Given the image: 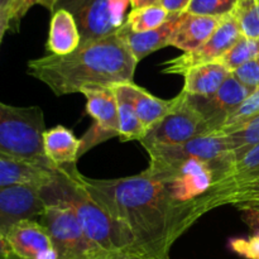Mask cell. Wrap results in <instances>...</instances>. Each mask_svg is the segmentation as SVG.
Masks as SVG:
<instances>
[{"mask_svg": "<svg viewBox=\"0 0 259 259\" xmlns=\"http://www.w3.org/2000/svg\"><path fill=\"white\" fill-rule=\"evenodd\" d=\"M10 7V0H0V12L8 13Z\"/></svg>", "mask_w": 259, "mask_h": 259, "instance_id": "cell-39", "label": "cell"}, {"mask_svg": "<svg viewBox=\"0 0 259 259\" xmlns=\"http://www.w3.org/2000/svg\"><path fill=\"white\" fill-rule=\"evenodd\" d=\"M185 13H175L171 14L166 23L156 29L148 30L143 33H134L123 24V27L118 30V35L121 38L128 50L136 58L137 62H141L143 58L161 48L169 46L171 38L175 30L177 29L181 23Z\"/></svg>", "mask_w": 259, "mask_h": 259, "instance_id": "cell-16", "label": "cell"}, {"mask_svg": "<svg viewBox=\"0 0 259 259\" xmlns=\"http://www.w3.org/2000/svg\"><path fill=\"white\" fill-rule=\"evenodd\" d=\"M7 30H9V18H8V13L0 12V43H2L3 37H4Z\"/></svg>", "mask_w": 259, "mask_h": 259, "instance_id": "cell-37", "label": "cell"}, {"mask_svg": "<svg viewBox=\"0 0 259 259\" xmlns=\"http://www.w3.org/2000/svg\"><path fill=\"white\" fill-rule=\"evenodd\" d=\"M56 169L35 166L19 159L0 156V187L13 185L43 186L55 177Z\"/></svg>", "mask_w": 259, "mask_h": 259, "instance_id": "cell-21", "label": "cell"}, {"mask_svg": "<svg viewBox=\"0 0 259 259\" xmlns=\"http://www.w3.org/2000/svg\"><path fill=\"white\" fill-rule=\"evenodd\" d=\"M138 62L118 33L81 43L66 56L47 55L28 62V73L46 83L57 96L85 88H111L133 82Z\"/></svg>", "mask_w": 259, "mask_h": 259, "instance_id": "cell-2", "label": "cell"}, {"mask_svg": "<svg viewBox=\"0 0 259 259\" xmlns=\"http://www.w3.org/2000/svg\"><path fill=\"white\" fill-rule=\"evenodd\" d=\"M96 259H147L142 255L136 254L132 252H120V253H104Z\"/></svg>", "mask_w": 259, "mask_h": 259, "instance_id": "cell-35", "label": "cell"}, {"mask_svg": "<svg viewBox=\"0 0 259 259\" xmlns=\"http://www.w3.org/2000/svg\"><path fill=\"white\" fill-rule=\"evenodd\" d=\"M43 149L55 169L76 166L80 158L81 141L71 129L57 125L43 133Z\"/></svg>", "mask_w": 259, "mask_h": 259, "instance_id": "cell-17", "label": "cell"}, {"mask_svg": "<svg viewBox=\"0 0 259 259\" xmlns=\"http://www.w3.org/2000/svg\"><path fill=\"white\" fill-rule=\"evenodd\" d=\"M258 2H259V0H258Z\"/></svg>", "mask_w": 259, "mask_h": 259, "instance_id": "cell-41", "label": "cell"}, {"mask_svg": "<svg viewBox=\"0 0 259 259\" xmlns=\"http://www.w3.org/2000/svg\"><path fill=\"white\" fill-rule=\"evenodd\" d=\"M175 100L174 109L147 133L141 143L181 144L197 137L209 136L206 121L189 96L181 91Z\"/></svg>", "mask_w": 259, "mask_h": 259, "instance_id": "cell-9", "label": "cell"}, {"mask_svg": "<svg viewBox=\"0 0 259 259\" xmlns=\"http://www.w3.org/2000/svg\"><path fill=\"white\" fill-rule=\"evenodd\" d=\"M45 115L39 106H13L0 101V156L55 169L43 149Z\"/></svg>", "mask_w": 259, "mask_h": 259, "instance_id": "cell-4", "label": "cell"}, {"mask_svg": "<svg viewBox=\"0 0 259 259\" xmlns=\"http://www.w3.org/2000/svg\"><path fill=\"white\" fill-rule=\"evenodd\" d=\"M81 186L133 238L134 253L147 259H169L175 242L194 225L190 202L174 199L167 186L144 172L114 180L78 175Z\"/></svg>", "mask_w": 259, "mask_h": 259, "instance_id": "cell-1", "label": "cell"}, {"mask_svg": "<svg viewBox=\"0 0 259 259\" xmlns=\"http://www.w3.org/2000/svg\"><path fill=\"white\" fill-rule=\"evenodd\" d=\"M169 17L171 13L167 12L161 4L149 5L132 10L124 25L134 33H143L161 27Z\"/></svg>", "mask_w": 259, "mask_h": 259, "instance_id": "cell-25", "label": "cell"}, {"mask_svg": "<svg viewBox=\"0 0 259 259\" xmlns=\"http://www.w3.org/2000/svg\"><path fill=\"white\" fill-rule=\"evenodd\" d=\"M143 172L166 185L174 199L184 204L196 201L206 195L215 184L214 169L199 159L149 161V167Z\"/></svg>", "mask_w": 259, "mask_h": 259, "instance_id": "cell-5", "label": "cell"}, {"mask_svg": "<svg viewBox=\"0 0 259 259\" xmlns=\"http://www.w3.org/2000/svg\"><path fill=\"white\" fill-rule=\"evenodd\" d=\"M232 75L250 91L257 90L259 89V57L235 68L232 71Z\"/></svg>", "mask_w": 259, "mask_h": 259, "instance_id": "cell-33", "label": "cell"}, {"mask_svg": "<svg viewBox=\"0 0 259 259\" xmlns=\"http://www.w3.org/2000/svg\"><path fill=\"white\" fill-rule=\"evenodd\" d=\"M191 0H161L159 4L164 8L168 13L175 14V13H185L186 8Z\"/></svg>", "mask_w": 259, "mask_h": 259, "instance_id": "cell-34", "label": "cell"}, {"mask_svg": "<svg viewBox=\"0 0 259 259\" xmlns=\"http://www.w3.org/2000/svg\"><path fill=\"white\" fill-rule=\"evenodd\" d=\"M129 5L132 0H60L57 9L63 8L73 15L81 43H86L118 32L125 23Z\"/></svg>", "mask_w": 259, "mask_h": 259, "instance_id": "cell-7", "label": "cell"}, {"mask_svg": "<svg viewBox=\"0 0 259 259\" xmlns=\"http://www.w3.org/2000/svg\"><path fill=\"white\" fill-rule=\"evenodd\" d=\"M45 204V211L38 222L47 229L58 259H96L109 253L96 247L86 237L70 207L57 201Z\"/></svg>", "mask_w": 259, "mask_h": 259, "instance_id": "cell-6", "label": "cell"}, {"mask_svg": "<svg viewBox=\"0 0 259 259\" xmlns=\"http://www.w3.org/2000/svg\"><path fill=\"white\" fill-rule=\"evenodd\" d=\"M35 185H13L0 187V232L7 234L23 220H38L46 204Z\"/></svg>", "mask_w": 259, "mask_h": 259, "instance_id": "cell-13", "label": "cell"}, {"mask_svg": "<svg viewBox=\"0 0 259 259\" xmlns=\"http://www.w3.org/2000/svg\"><path fill=\"white\" fill-rule=\"evenodd\" d=\"M81 35L75 18L68 10L58 8L53 13L46 48L50 55L66 56L80 47Z\"/></svg>", "mask_w": 259, "mask_h": 259, "instance_id": "cell-19", "label": "cell"}, {"mask_svg": "<svg viewBox=\"0 0 259 259\" xmlns=\"http://www.w3.org/2000/svg\"><path fill=\"white\" fill-rule=\"evenodd\" d=\"M224 141L233 159V164L237 163L250 149L259 144V115L239 131L224 136Z\"/></svg>", "mask_w": 259, "mask_h": 259, "instance_id": "cell-24", "label": "cell"}, {"mask_svg": "<svg viewBox=\"0 0 259 259\" xmlns=\"http://www.w3.org/2000/svg\"><path fill=\"white\" fill-rule=\"evenodd\" d=\"M245 223L253 233L245 238H234L230 240V248L234 253L245 259H259V215L243 211Z\"/></svg>", "mask_w": 259, "mask_h": 259, "instance_id": "cell-28", "label": "cell"}, {"mask_svg": "<svg viewBox=\"0 0 259 259\" xmlns=\"http://www.w3.org/2000/svg\"><path fill=\"white\" fill-rule=\"evenodd\" d=\"M60 0H10V7L8 10L9 18V29L17 32L19 29L20 20L23 19L28 10L34 5H42L50 12L55 13Z\"/></svg>", "mask_w": 259, "mask_h": 259, "instance_id": "cell-32", "label": "cell"}, {"mask_svg": "<svg viewBox=\"0 0 259 259\" xmlns=\"http://www.w3.org/2000/svg\"><path fill=\"white\" fill-rule=\"evenodd\" d=\"M77 167L56 169L55 177L40 186L43 201H57L70 207L86 237L100 249L109 253H134L131 233L96 204L78 181Z\"/></svg>", "mask_w": 259, "mask_h": 259, "instance_id": "cell-3", "label": "cell"}, {"mask_svg": "<svg viewBox=\"0 0 259 259\" xmlns=\"http://www.w3.org/2000/svg\"><path fill=\"white\" fill-rule=\"evenodd\" d=\"M7 239L17 259H58L47 229L38 220H23L7 233Z\"/></svg>", "mask_w": 259, "mask_h": 259, "instance_id": "cell-15", "label": "cell"}, {"mask_svg": "<svg viewBox=\"0 0 259 259\" xmlns=\"http://www.w3.org/2000/svg\"><path fill=\"white\" fill-rule=\"evenodd\" d=\"M129 90L139 120L143 124L147 133L174 109L176 103L175 98L171 100H163L152 95L146 89L136 85L134 82L129 83Z\"/></svg>", "mask_w": 259, "mask_h": 259, "instance_id": "cell-23", "label": "cell"}, {"mask_svg": "<svg viewBox=\"0 0 259 259\" xmlns=\"http://www.w3.org/2000/svg\"><path fill=\"white\" fill-rule=\"evenodd\" d=\"M259 115V89L252 91L247 99L228 115L219 131L214 136L224 137L239 131L242 126L249 123Z\"/></svg>", "mask_w": 259, "mask_h": 259, "instance_id": "cell-26", "label": "cell"}, {"mask_svg": "<svg viewBox=\"0 0 259 259\" xmlns=\"http://www.w3.org/2000/svg\"><path fill=\"white\" fill-rule=\"evenodd\" d=\"M232 14L239 24L243 37L259 40L258 0H238Z\"/></svg>", "mask_w": 259, "mask_h": 259, "instance_id": "cell-27", "label": "cell"}, {"mask_svg": "<svg viewBox=\"0 0 259 259\" xmlns=\"http://www.w3.org/2000/svg\"><path fill=\"white\" fill-rule=\"evenodd\" d=\"M159 3H161V0H132V8L137 9V8L149 7V5H156Z\"/></svg>", "mask_w": 259, "mask_h": 259, "instance_id": "cell-38", "label": "cell"}, {"mask_svg": "<svg viewBox=\"0 0 259 259\" xmlns=\"http://www.w3.org/2000/svg\"><path fill=\"white\" fill-rule=\"evenodd\" d=\"M149 156V161L177 162L186 159H199L210 164L214 169L215 182L224 177L233 159L227 149L224 137L202 136L190 139L181 144L141 143Z\"/></svg>", "mask_w": 259, "mask_h": 259, "instance_id": "cell-8", "label": "cell"}, {"mask_svg": "<svg viewBox=\"0 0 259 259\" xmlns=\"http://www.w3.org/2000/svg\"><path fill=\"white\" fill-rule=\"evenodd\" d=\"M238 0H191L185 13L201 17L222 18L234 10Z\"/></svg>", "mask_w": 259, "mask_h": 259, "instance_id": "cell-31", "label": "cell"}, {"mask_svg": "<svg viewBox=\"0 0 259 259\" xmlns=\"http://www.w3.org/2000/svg\"><path fill=\"white\" fill-rule=\"evenodd\" d=\"M224 205H233L242 212L249 211L259 215V180L225 196L220 206Z\"/></svg>", "mask_w": 259, "mask_h": 259, "instance_id": "cell-30", "label": "cell"}, {"mask_svg": "<svg viewBox=\"0 0 259 259\" xmlns=\"http://www.w3.org/2000/svg\"><path fill=\"white\" fill-rule=\"evenodd\" d=\"M14 257L10 248L9 242L7 239V234L0 232V259H9Z\"/></svg>", "mask_w": 259, "mask_h": 259, "instance_id": "cell-36", "label": "cell"}, {"mask_svg": "<svg viewBox=\"0 0 259 259\" xmlns=\"http://www.w3.org/2000/svg\"><path fill=\"white\" fill-rule=\"evenodd\" d=\"M259 57V40L242 37L222 58L225 67L232 72L239 66Z\"/></svg>", "mask_w": 259, "mask_h": 259, "instance_id": "cell-29", "label": "cell"}, {"mask_svg": "<svg viewBox=\"0 0 259 259\" xmlns=\"http://www.w3.org/2000/svg\"><path fill=\"white\" fill-rule=\"evenodd\" d=\"M259 180V144L233 164L224 177L218 180L210 191L196 201L190 202L191 220L196 223L206 212L220 206L225 196Z\"/></svg>", "mask_w": 259, "mask_h": 259, "instance_id": "cell-12", "label": "cell"}, {"mask_svg": "<svg viewBox=\"0 0 259 259\" xmlns=\"http://www.w3.org/2000/svg\"><path fill=\"white\" fill-rule=\"evenodd\" d=\"M252 91L240 83L230 73L222 88L211 96H189L192 105L196 108L206 121L207 134L214 136L225 119L237 106H239Z\"/></svg>", "mask_w": 259, "mask_h": 259, "instance_id": "cell-14", "label": "cell"}, {"mask_svg": "<svg viewBox=\"0 0 259 259\" xmlns=\"http://www.w3.org/2000/svg\"><path fill=\"white\" fill-rule=\"evenodd\" d=\"M115 93L116 105H118L119 119V137L121 142L143 141L147 136L143 124L141 123L134 108L129 83H119L111 86Z\"/></svg>", "mask_w": 259, "mask_h": 259, "instance_id": "cell-22", "label": "cell"}, {"mask_svg": "<svg viewBox=\"0 0 259 259\" xmlns=\"http://www.w3.org/2000/svg\"><path fill=\"white\" fill-rule=\"evenodd\" d=\"M242 37V30L234 15L232 13L224 15L211 37L201 47L164 62L162 72L184 76L191 68L220 61Z\"/></svg>", "mask_w": 259, "mask_h": 259, "instance_id": "cell-10", "label": "cell"}, {"mask_svg": "<svg viewBox=\"0 0 259 259\" xmlns=\"http://www.w3.org/2000/svg\"><path fill=\"white\" fill-rule=\"evenodd\" d=\"M222 18L201 17L185 13L181 23L172 35L169 46H174L184 52L197 50L211 37Z\"/></svg>", "mask_w": 259, "mask_h": 259, "instance_id": "cell-18", "label": "cell"}, {"mask_svg": "<svg viewBox=\"0 0 259 259\" xmlns=\"http://www.w3.org/2000/svg\"><path fill=\"white\" fill-rule=\"evenodd\" d=\"M80 94L86 98V113L94 119L91 128L80 138L81 157L98 144L119 137V119L113 88H85Z\"/></svg>", "mask_w": 259, "mask_h": 259, "instance_id": "cell-11", "label": "cell"}, {"mask_svg": "<svg viewBox=\"0 0 259 259\" xmlns=\"http://www.w3.org/2000/svg\"><path fill=\"white\" fill-rule=\"evenodd\" d=\"M9 259H17L15 257H12V258H9Z\"/></svg>", "mask_w": 259, "mask_h": 259, "instance_id": "cell-40", "label": "cell"}, {"mask_svg": "<svg viewBox=\"0 0 259 259\" xmlns=\"http://www.w3.org/2000/svg\"><path fill=\"white\" fill-rule=\"evenodd\" d=\"M230 73L222 61L197 66L184 75L185 85L181 91L190 96H211L222 88Z\"/></svg>", "mask_w": 259, "mask_h": 259, "instance_id": "cell-20", "label": "cell"}]
</instances>
